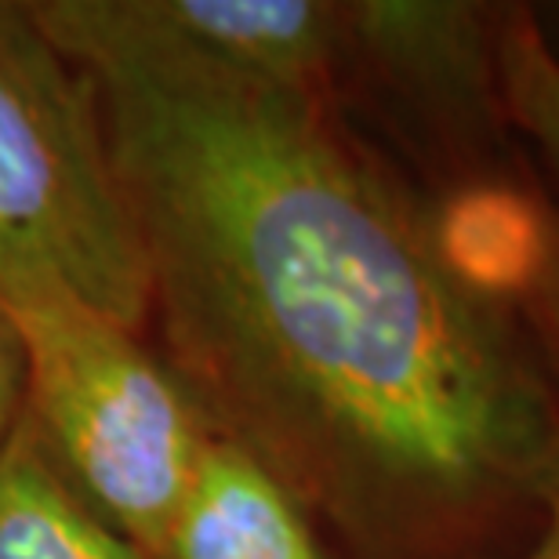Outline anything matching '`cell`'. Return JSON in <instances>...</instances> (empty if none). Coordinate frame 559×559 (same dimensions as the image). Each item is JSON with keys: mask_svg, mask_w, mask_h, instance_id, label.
I'll return each instance as SVG.
<instances>
[{"mask_svg": "<svg viewBox=\"0 0 559 559\" xmlns=\"http://www.w3.org/2000/svg\"><path fill=\"white\" fill-rule=\"evenodd\" d=\"M150 317L207 429L378 559L462 545L559 479V415L487 298L320 92L106 73Z\"/></svg>", "mask_w": 559, "mask_h": 559, "instance_id": "1", "label": "cell"}, {"mask_svg": "<svg viewBox=\"0 0 559 559\" xmlns=\"http://www.w3.org/2000/svg\"><path fill=\"white\" fill-rule=\"evenodd\" d=\"M26 356V418L87 509L164 559L207 421L171 367L55 284L0 287Z\"/></svg>", "mask_w": 559, "mask_h": 559, "instance_id": "2", "label": "cell"}, {"mask_svg": "<svg viewBox=\"0 0 559 559\" xmlns=\"http://www.w3.org/2000/svg\"><path fill=\"white\" fill-rule=\"evenodd\" d=\"M55 284L128 331L150 320L145 251L109 156L98 84L0 0V287Z\"/></svg>", "mask_w": 559, "mask_h": 559, "instance_id": "3", "label": "cell"}, {"mask_svg": "<svg viewBox=\"0 0 559 559\" xmlns=\"http://www.w3.org/2000/svg\"><path fill=\"white\" fill-rule=\"evenodd\" d=\"M26 15L87 76L237 73L320 92L345 4L317 0H29Z\"/></svg>", "mask_w": 559, "mask_h": 559, "instance_id": "4", "label": "cell"}, {"mask_svg": "<svg viewBox=\"0 0 559 559\" xmlns=\"http://www.w3.org/2000/svg\"><path fill=\"white\" fill-rule=\"evenodd\" d=\"M164 559H328L306 509L226 436L207 429Z\"/></svg>", "mask_w": 559, "mask_h": 559, "instance_id": "5", "label": "cell"}, {"mask_svg": "<svg viewBox=\"0 0 559 559\" xmlns=\"http://www.w3.org/2000/svg\"><path fill=\"white\" fill-rule=\"evenodd\" d=\"M0 559H150L76 498L26 411L0 451Z\"/></svg>", "mask_w": 559, "mask_h": 559, "instance_id": "6", "label": "cell"}, {"mask_svg": "<svg viewBox=\"0 0 559 559\" xmlns=\"http://www.w3.org/2000/svg\"><path fill=\"white\" fill-rule=\"evenodd\" d=\"M432 233L451 273L479 298L523 295L549 248V222L534 215L527 200L501 189L462 197Z\"/></svg>", "mask_w": 559, "mask_h": 559, "instance_id": "7", "label": "cell"}, {"mask_svg": "<svg viewBox=\"0 0 559 559\" xmlns=\"http://www.w3.org/2000/svg\"><path fill=\"white\" fill-rule=\"evenodd\" d=\"M345 33L429 87L468 84L484 55L473 11L457 4H345Z\"/></svg>", "mask_w": 559, "mask_h": 559, "instance_id": "8", "label": "cell"}, {"mask_svg": "<svg viewBox=\"0 0 559 559\" xmlns=\"http://www.w3.org/2000/svg\"><path fill=\"white\" fill-rule=\"evenodd\" d=\"M498 84L516 124L559 171V55L534 19H509L495 48Z\"/></svg>", "mask_w": 559, "mask_h": 559, "instance_id": "9", "label": "cell"}, {"mask_svg": "<svg viewBox=\"0 0 559 559\" xmlns=\"http://www.w3.org/2000/svg\"><path fill=\"white\" fill-rule=\"evenodd\" d=\"M22 407H26V356L8 312L0 309V451L15 432Z\"/></svg>", "mask_w": 559, "mask_h": 559, "instance_id": "10", "label": "cell"}, {"mask_svg": "<svg viewBox=\"0 0 559 559\" xmlns=\"http://www.w3.org/2000/svg\"><path fill=\"white\" fill-rule=\"evenodd\" d=\"M523 295L531 301V312H534V320H538L545 342H549L559 356V229L556 226H549V248H545L542 270Z\"/></svg>", "mask_w": 559, "mask_h": 559, "instance_id": "11", "label": "cell"}, {"mask_svg": "<svg viewBox=\"0 0 559 559\" xmlns=\"http://www.w3.org/2000/svg\"><path fill=\"white\" fill-rule=\"evenodd\" d=\"M542 506H545V527L538 534V542L520 559H559V479L545 490Z\"/></svg>", "mask_w": 559, "mask_h": 559, "instance_id": "12", "label": "cell"}]
</instances>
